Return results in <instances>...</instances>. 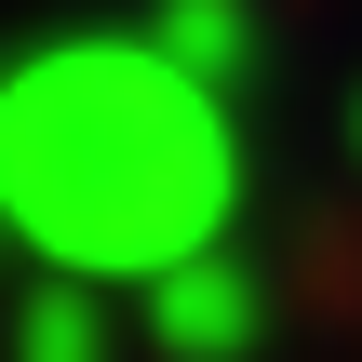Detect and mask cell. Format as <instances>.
<instances>
[{"label":"cell","mask_w":362,"mask_h":362,"mask_svg":"<svg viewBox=\"0 0 362 362\" xmlns=\"http://www.w3.org/2000/svg\"><path fill=\"white\" fill-rule=\"evenodd\" d=\"M0 228L67 282H161L228 228V121L161 40H81L0 81Z\"/></svg>","instance_id":"obj_1"},{"label":"cell","mask_w":362,"mask_h":362,"mask_svg":"<svg viewBox=\"0 0 362 362\" xmlns=\"http://www.w3.org/2000/svg\"><path fill=\"white\" fill-rule=\"evenodd\" d=\"M134 322H148V349H161V362H255L269 296H255L242 255H188V269L134 282Z\"/></svg>","instance_id":"obj_2"},{"label":"cell","mask_w":362,"mask_h":362,"mask_svg":"<svg viewBox=\"0 0 362 362\" xmlns=\"http://www.w3.org/2000/svg\"><path fill=\"white\" fill-rule=\"evenodd\" d=\"M13 362H121L107 296H94V282H67V269H40V282H27V309H13Z\"/></svg>","instance_id":"obj_3"},{"label":"cell","mask_w":362,"mask_h":362,"mask_svg":"<svg viewBox=\"0 0 362 362\" xmlns=\"http://www.w3.org/2000/svg\"><path fill=\"white\" fill-rule=\"evenodd\" d=\"M161 54H175L188 81H228V67L255 54V13H242V0H161Z\"/></svg>","instance_id":"obj_4"},{"label":"cell","mask_w":362,"mask_h":362,"mask_svg":"<svg viewBox=\"0 0 362 362\" xmlns=\"http://www.w3.org/2000/svg\"><path fill=\"white\" fill-rule=\"evenodd\" d=\"M349 148H362V94H349Z\"/></svg>","instance_id":"obj_5"}]
</instances>
